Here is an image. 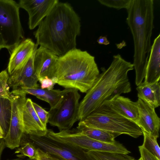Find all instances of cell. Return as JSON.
I'll return each mask as SVG.
<instances>
[{
	"label": "cell",
	"mask_w": 160,
	"mask_h": 160,
	"mask_svg": "<svg viewBox=\"0 0 160 160\" xmlns=\"http://www.w3.org/2000/svg\"><path fill=\"white\" fill-rule=\"evenodd\" d=\"M81 26L80 17L71 4L59 2L34 32L36 44L62 56L76 48Z\"/></svg>",
	"instance_id": "1"
},
{
	"label": "cell",
	"mask_w": 160,
	"mask_h": 160,
	"mask_svg": "<svg viewBox=\"0 0 160 160\" xmlns=\"http://www.w3.org/2000/svg\"><path fill=\"white\" fill-rule=\"evenodd\" d=\"M133 68V64L125 60L120 55H114L109 67L107 69H102V72L79 103V120L92 113L105 101L130 92L128 74Z\"/></svg>",
	"instance_id": "2"
},
{
	"label": "cell",
	"mask_w": 160,
	"mask_h": 160,
	"mask_svg": "<svg viewBox=\"0 0 160 160\" xmlns=\"http://www.w3.org/2000/svg\"><path fill=\"white\" fill-rule=\"evenodd\" d=\"M126 9V22L134 41L133 64L135 71V83L138 86L144 78L151 49V38L154 28V0H131Z\"/></svg>",
	"instance_id": "3"
},
{
	"label": "cell",
	"mask_w": 160,
	"mask_h": 160,
	"mask_svg": "<svg viewBox=\"0 0 160 160\" xmlns=\"http://www.w3.org/2000/svg\"><path fill=\"white\" fill-rule=\"evenodd\" d=\"M99 74L94 57L76 48L58 57L52 77H56L57 84L65 88L86 93Z\"/></svg>",
	"instance_id": "4"
},
{
	"label": "cell",
	"mask_w": 160,
	"mask_h": 160,
	"mask_svg": "<svg viewBox=\"0 0 160 160\" xmlns=\"http://www.w3.org/2000/svg\"><path fill=\"white\" fill-rule=\"evenodd\" d=\"M82 121L87 126L118 134H126L137 138L142 135L134 122L121 116L104 102Z\"/></svg>",
	"instance_id": "5"
},
{
	"label": "cell",
	"mask_w": 160,
	"mask_h": 160,
	"mask_svg": "<svg viewBox=\"0 0 160 160\" xmlns=\"http://www.w3.org/2000/svg\"><path fill=\"white\" fill-rule=\"evenodd\" d=\"M18 3L13 0H0V32L6 49L12 50L24 38Z\"/></svg>",
	"instance_id": "6"
},
{
	"label": "cell",
	"mask_w": 160,
	"mask_h": 160,
	"mask_svg": "<svg viewBox=\"0 0 160 160\" xmlns=\"http://www.w3.org/2000/svg\"><path fill=\"white\" fill-rule=\"evenodd\" d=\"M64 95L57 105L50 109L48 123L60 131L69 129L79 120L78 111L80 98L78 90L65 88Z\"/></svg>",
	"instance_id": "7"
},
{
	"label": "cell",
	"mask_w": 160,
	"mask_h": 160,
	"mask_svg": "<svg viewBox=\"0 0 160 160\" xmlns=\"http://www.w3.org/2000/svg\"><path fill=\"white\" fill-rule=\"evenodd\" d=\"M53 138L87 151L114 152L128 154L130 153L122 144L116 142L108 143L96 140L82 134L77 128L54 132Z\"/></svg>",
	"instance_id": "8"
},
{
	"label": "cell",
	"mask_w": 160,
	"mask_h": 160,
	"mask_svg": "<svg viewBox=\"0 0 160 160\" xmlns=\"http://www.w3.org/2000/svg\"><path fill=\"white\" fill-rule=\"evenodd\" d=\"M22 139L31 143L50 155L64 160H89L86 151L51 138L46 135L23 134Z\"/></svg>",
	"instance_id": "9"
},
{
	"label": "cell",
	"mask_w": 160,
	"mask_h": 160,
	"mask_svg": "<svg viewBox=\"0 0 160 160\" xmlns=\"http://www.w3.org/2000/svg\"><path fill=\"white\" fill-rule=\"evenodd\" d=\"M11 92L12 113L10 125L3 139L5 146L13 149L19 147L24 133L23 110L27 99L26 94L19 89L12 90Z\"/></svg>",
	"instance_id": "10"
},
{
	"label": "cell",
	"mask_w": 160,
	"mask_h": 160,
	"mask_svg": "<svg viewBox=\"0 0 160 160\" xmlns=\"http://www.w3.org/2000/svg\"><path fill=\"white\" fill-rule=\"evenodd\" d=\"M59 2L58 0H20L18 3L20 8L28 12L29 28L32 30L38 26Z\"/></svg>",
	"instance_id": "11"
},
{
	"label": "cell",
	"mask_w": 160,
	"mask_h": 160,
	"mask_svg": "<svg viewBox=\"0 0 160 160\" xmlns=\"http://www.w3.org/2000/svg\"><path fill=\"white\" fill-rule=\"evenodd\" d=\"M35 53L22 68L10 75L8 84L13 90L22 87L33 88H39L38 84V78L34 66Z\"/></svg>",
	"instance_id": "12"
},
{
	"label": "cell",
	"mask_w": 160,
	"mask_h": 160,
	"mask_svg": "<svg viewBox=\"0 0 160 160\" xmlns=\"http://www.w3.org/2000/svg\"><path fill=\"white\" fill-rule=\"evenodd\" d=\"M38 46L30 38L24 39L11 51L8 66L10 75L22 68L35 53Z\"/></svg>",
	"instance_id": "13"
},
{
	"label": "cell",
	"mask_w": 160,
	"mask_h": 160,
	"mask_svg": "<svg viewBox=\"0 0 160 160\" xmlns=\"http://www.w3.org/2000/svg\"><path fill=\"white\" fill-rule=\"evenodd\" d=\"M136 102L139 114L138 125L142 131L157 139L159 136L160 119L155 108L139 98Z\"/></svg>",
	"instance_id": "14"
},
{
	"label": "cell",
	"mask_w": 160,
	"mask_h": 160,
	"mask_svg": "<svg viewBox=\"0 0 160 160\" xmlns=\"http://www.w3.org/2000/svg\"><path fill=\"white\" fill-rule=\"evenodd\" d=\"M58 56L47 48L40 46L36 50L33 63L35 72L38 79L48 76L52 77Z\"/></svg>",
	"instance_id": "15"
},
{
	"label": "cell",
	"mask_w": 160,
	"mask_h": 160,
	"mask_svg": "<svg viewBox=\"0 0 160 160\" xmlns=\"http://www.w3.org/2000/svg\"><path fill=\"white\" fill-rule=\"evenodd\" d=\"M32 102L30 98H27L24 106L23 134L39 137L44 136L47 134L48 129L38 117L33 108Z\"/></svg>",
	"instance_id": "16"
},
{
	"label": "cell",
	"mask_w": 160,
	"mask_h": 160,
	"mask_svg": "<svg viewBox=\"0 0 160 160\" xmlns=\"http://www.w3.org/2000/svg\"><path fill=\"white\" fill-rule=\"evenodd\" d=\"M104 102L118 114L138 125L139 114L136 102L128 98L117 95Z\"/></svg>",
	"instance_id": "17"
},
{
	"label": "cell",
	"mask_w": 160,
	"mask_h": 160,
	"mask_svg": "<svg viewBox=\"0 0 160 160\" xmlns=\"http://www.w3.org/2000/svg\"><path fill=\"white\" fill-rule=\"evenodd\" d=\"M146 84L159 81L160 78V34L154 39L151 46L145 72Z\"/></svg>",
	"instance_id": "18"
},
{
	"label": "cell",
	"mask_w": 160,
	"mask_h": 160,
	"mask_svg": "<svg viewBox=\"0 0 160 160\" xmlns=\"http://www.w3.org/2000/svg\"><path fill=\"white\" fill-rule=\"evenodd\" d=\"M137 86L136 90L138 98L155 109L160 106L159 81L149 84L142 82Z\"/></svg>",
	"instance_id": "19"
},
{
	"label": "cell",
	"mask_w": 160,
	"mask_h": 160,
	"mask_svg": "<svg viewBox=\"0 0 160 160\" xmlns=\"http://www.w3.org/2000/svg\"><path fill=\"white\" fill-rule=\"evenodd\" d=\"M76 128L82 134L90 138L108 143H115L116 141L115 138L119 135L115 133L88 127L81 120L80 121Z\"/></svg>",
	"instance_id": "20"
},
{
	"label": "cell",
	"mask_w": 160,
	"mask_h": 160,
	"mask_svg": "<svg viewBox=\"0 0 160 160\" xmlns=\"http://www.w3.org/2000/svg\"><path fill=\"white\" fill-rule=\"evenodd\" d=\"M12 113L11 101L0 97V125L5 136L8 131Z\"/></svg>",
	"instance_id": "21"
},
{
	"label": "cell",
	"mask_w": 160,
	"mask_h": 160,
	"mask_svg": "<svg viewBox=\"0 0 160 160\" xmlns=\"http://www.w3.org/2000/svg\"><path fill=\"white\" fill-rule=\"evenodd\" d=\"M89 160H136L128 154L96 151H87Z\"/></svg>",
	"instance_id": "22"
},
{
	"label": "cell",
	"mask_w": 160,
	"mask_h": 160,
	"mask_svg": "<svg viewBox=\"0 0 160 160\" xmlns=\"http://www.w3.org/2000/svg\"><path fill=\"white\" fill-rule=\"evenodd\" d=\"M15 153L18 154L17 156L19 158L28 157L29 158L33 160L36 158L37 150L35 146L30 142L21 140L20 145L16 149Z\"/></svg>",
	"instance_id": "23"
},
{
	"label": "cell",
	"mask_w": 160,
	"mask_h": 160,
	"mask_svg": "<svg viewBox=\"0 0 160 160\" xmlns=\"http://www.w3.org/2000/svg\"><path fill=\"white\" fill-rule=\"evenodd\" d=\"M142 132L144 137L143 142L142 146L160 160V148L157 141V139L144 131Z\"/></svg>",
	"instance_id": "24"
},
{
	"label": "cell",
	"mask_w": 160,
	"mask_h": 160,
	"mask_svg": "<svg viewBox=\"0 0 160 160\" xmlns=\"http://www.w3.org/2000/svg\"><path fill=\"white\" fill-rule=\"evenodd\" d=\"M65 92V89L62 91L60 89H45L44 95L39 99L48 103L50 107V109H51L55 107L60 102Z\"/></svg>",
	"instance_id": "25"
},
{
	"label": "cell",
	"mask_w": 160,
	"mask_h": 160,
	"mask_svg": "<svg viewBox=\"0 0 160 160\" xmlns=\"http://www.w3.org/2000/svg\"><path fill=\"white\" fill-rule=\"evenodd\" d=\"M9 76L6 70L0 72V97L11 100L12 93L9 91L8 81Z\"/></svg>",
	"instance_id": "26"
},
{
	"label": "cell",
	"mask_w": 160,
	"mask_h": 160,
	"mask_svg": "<svg viewBox=\"0 0 160 160\" xmlns=\"http://www.w3.org/2000/svg\"><path fill=\"white\" fill-rule=\"evenodd\" d=\"M131 0H98L101 4L107 7L120 9L123 8L127 9Z\"/></svg>",
	"instance_id": "27"
},
{
	"label": "cell",
	"mask_w": 160,
	"mask_h": 160,
	"mask_svg": "<svg viewBox=\"0 0 160 160\" xmlns=\"http://www.w3.org/2000/svg\"><path fill=\"white\" fill-rule=\"evenodd\" d=\"M32 105L39 119L44 126L47 127L49 118V112L36 103L32 102Z\"/></svg>",
	"instance_id": "28"
},
{
	"label": "cell",
	"mask_w": 160,
	"mask_h": 160,
	"mask_svg": "<svg viewBox=\"0 0 160 160\" xmlns=\"http://www.w3.org/2000/svg\"><path fill=\"white\" fill-rule=\"evenodd\" d=\"M38 80L40 83L41 88L43 89H53L54 85L57 83V79L55 77L49 78L45 76L39 78Z\"/></svg>",
	"instance_id": "29"
},
{
	"label": "cell",
	"mask_w": 160,
	"mask_h": 160,
	"mask_svg": "<svg viewBox=\"0 0 160 160\" xmlns=\"http://www.w3.org/2000/svg\"><path fill=\"white\" fill-rule=\"evenodd\" d=\"M141 158L142 160H159L155 156L150 153L142 146L138 147Z\"/></svg>",
	"instance_id": "30"
},
{
	"label": "cell",
	"mask_w": 160,
	"mask_h": 160,
	"mask_svg": "<svg viewBox=\"0 0 160 160\" xmlns=\"http://www.w3.org/2000/svg\"><path fill=\"white\" fill-rule=\"evenodd\" d=\"M37 156L33 160H55L50 154L43 151L38 148H37Z\"/></svg>",
	"instance_id": "31"
},
{
	"label": "cell",
	"mask_w": 160,
	"mask_h": 160,
	"mask_svg": "<svg viewBox=\"0 0 160 160\" xmlns=\"http://www.w3.org/2000/svg\"><path fill=\"white\" fill-rule=\"evenodd\" d=\"M97 42L99 44L108 45L110 43L107 38L105 36H100L97 40Z\"/></svg>",
	"instance_id": "32"
},
{
	"label": "cell",
	"mask_w": 160,
	"mask_h": 160,
	"mask_svg": "<svg viewBox=\"0 0 160 160\" xmlns=\"http://www.w3.org/2000/svg\"><path fill=\"white\" fill-rule=\"evenodd\" d=\"M5 146L3 138H0V159L2 151Z\"/></svg>",
	"instance_id": "33"
},
{
	"label": "cell",
	"mask_w": 160,
	"mask_h": 160,
	"mask_svg": "<svg viewBox=\"0 0 160 160\" xmlns=\"http://www.w3.org/2000/svg\"><path fill=\"white\" fill-rule=\"evenodd\" d=\"M6 48L5 42L0 32V50L2 48Z\"/></svg>",
	"instance_id": "34"
},
{
	"label": "cell",
	"mask_w": 160,
	"mask_h": 160,
	"mask_svg": "<svg viewBox=\"0 0 160 160\" xmlns=\"http://www.w3.org/2000/svg\"><path fill=\"white\" fill-rule=\"evenodd\" d=\"M5 137L4 132L0 125V138H4Z\"/></svg>",
	"instance_id": "35"
},
{
	"label": "cell",
	"mask_w": 160,
	"mask_h": 160,
	"mask_svg": "<svg viewBox=\"0 0 160 160\" xmlns=\"http://www.w3.org/2000/svg\"><path fill=\"white\" fill-rule=\"evenodd\" d=\"M11 160H32V159H31L29 158L27 159H22V158H18L15 159H12Z\"/></svg>",
	"instance_id": "36"
},
{
	"label": "cell",
	"mask_w": 160,
	"mask_h": 160,
	"mask_svg": "<svg viewBox=\"0 0 160 160\" xmlns=\"http://www.w3.org/2000/svg\"><path fill=\"white\" fill-rule=\"evenodd\" d=\"M53 158L55 160H64L62 159H61V158H57V157H54V156H53Z\"/></svg>",
	"instance_id": "37"
},
{
	"label": "cell",
	"mask_w": 160,
	"mask_h": 160,
	"mask_svg": "<svg viewBox=\"0 0 160 160\" xmlns=\"http://www.w3.org/2000/svg\"><path fill=\"white\" fill-rule=\"evenodd\" d=\"M138 160H142V158L140 157L138 159Z\"/></svg>",
	"instance_id": "38"
}]
</instances>
